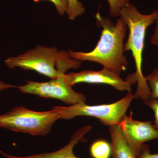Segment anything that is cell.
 <instances>
[{"instance_id": "cell-4", "label": "cell", "mask_w": 158, "mask_h": 158, "mask_svg": "<svg viewBox=\"0 0 158 158\" xmlns=\"http://www.w3.org/2000/svg\"><path fill=\"white\" fill-rule=\"evenodd\" d=\"M134 99L132 92L123 98L110 104L90 106L81 102L68 106H55L59 111L60 119L71 120L80 116H88L98 118L102 124L110 127L119 124Z\"/></svg>"}, {"instance_id": "cell-6", "label": "cell", "mask_w": 158, "mask_h": 158, "mask_svg": "<svg viewBox=\"0 0 158 158\" xmlns=\"http://www.w3.org/2000/svg\"><path fill=\"white\" fill-rule=\"evenodd\" d=\"M62 73L56 78L45 82L27 81V84L18 86L21 92L34 94L44 98L57 99L67 104L86 102L85 94L75 91Z\"/></svg>"}, {"instance_id": "cell-19", "label": "cell", "mask_w": 158, "mask_h": 158, "mask_svg": "<svg viewBox=\"0 0 158 158\" xmlns=\"http://www.w3.org/2000/svg\"><path fill=\"white\" fill-rule=\"evenodd\" d=\"M13 88H17V86L11 85V84H6L5 82L0 80V91Z\"/></svg>"}, {"instance_id": "cell-16", "label": "cell", "mask_w": 158, "mask_h": 158, "mask_svg": "<svg viewBox=\"0 0 158 158\" xmlns=\"http://www.w3.org/2000/svg\"><path fill=\"white\" fill-rule=\"evenodd\" d=\"M35 2H37L43 0H33ZM53 3L58 13L60 15H63L66 13L67 6L66 0H48Z\"/></svg>"}, {"instance_id": "cell-9", "label": "cell", "mask_w": 158, "mask_h": 158, "mask_svg": "<svg viewBox=\"0 0 158 158\" xmlns=\"http://www.w3.org/2000/svg\"><path fill=\"white\" fill-rule=\"evenodd\" d=\"M92 127L91 126L83 127L75 132L67 145L56 151L49 153H42L38 154L19 157L9 155L0 151L2 154L7 158H80L75 155L73 148L79 141L84 140V137L88 133Z\"/></svg>"}, {"instance_id": "cell-3", "label": "cell", "mask_w": 158, "mask_h": 158, "mask_svg": "<svg viewBox=\"0 0 158 158\" xmlns=\"http://www.w3.org/2000/svg\"><path fill=\"white\" fill-rule=\"evenodd\" d=\"M59 119L60 113L53 107L50 111L38 112L17 106L0 115V127L32 135L44 136Z\"/></svg>"}, {"instance_id": "cell-15", "label": "cell", "mask_w": 158, "mask_h": 158, "mask_svg": "<svg viewBox=\"0 0 158 158\" xmlns=\"http://www.w3.org/2000/svg\"><path fill=\"white\" fill-rule=\"evenodd\" d=\"M144 103L154 112L155 118L153 125L158 131V99L150 98L148 100L144 102Z\"/></svg>"}, {"instance_id": "cell-14", "label": "cell", "mask_w": 158, "mask_h": 158, "mask_svg": "<svg viewBox=\"0 0 158 158\" xmlns=\"http://www.w3.org/2000/svg\"><path fill=\"white\" fill-rule=\"evenodd\" d=\"M110 7L109 14L112 17H120V11L124 6L130 3V0H107Z\"/></svg>"}, {"instance_id": "cell-2", "label": "cell", "mask_w": 158, "mask_h": 158, "mask_svg": "<svg viewBox=\"0 0 158 158\" xmlns=\"http://www.w3.org/2000/svg\"><path fill=\"white\" fill-rule=\"evenodd\" d=\"M158 15V10L149 14H142L131 3L123 7L120 11V17L124 20L129 30L127 41L124 44V51L131 52L136 67L134 74L137 88L134 99H140L144 102L151 98L150 89L142 69L145 33L147 28L155 22Z\"/></svg>"}, {"instance_id": "cell-1", "label": "cell", "mask_w": 158, "mask_h": 158, "mask_svg": "<svg viewBox=\"0 0 158 158\" xmlns=\"http://www.w3.org/2000/svg\"><path fill=\"white\" fill-rule=\"evenodd\" d=\"M97 25L102 28L99 40L93 50L88 52L69 50L71 58L81 61H90L99 63L120 75L126 70L128 62L124 55L123 43L127 26L119 17L116 23L98 12L95 15Z\"/></svg>"}, {"instance_id": "cell-18", "label": "cell", "mask_w": 158, "mask_h": 158, "mask_svg": "<svg viewBox=\"0 0 158 158\" xmlns=\"http://www.w3.org/2000/svg\"><path fill=\"white\" fill-rule=\"evenodd\" d=\"M155 22L156 24V26L154 34L151 39V42L153 45L158 46V15L155 21Z\"/></svg>"}, {"instance_id": "cell-7", "label": "cell", "mask_w": 158, "mask_h": 158, "mask_svg": "<svg viewBox=\"0 0 158 158\" xmlns=\"http://www.w3.org/2000/svg\"><path fill=\"white\" fill-rule=\"evenodd\" d=\"M65 78L72 86L80 83L103 84L110 85L116 90L122 91H131L132 86L137 83L135 74L129 75L123 80L119 75L105 68L99 71L85 70L65 74Z\"/></svg>"}, {"instance_id": "cell-12", "label": "cell", "mask_w": 158, "mask_h": 158, "mask_svg": "<svg viewBox=\"0 0 158 158\" xmlns=\"http://www.w3.org/2000/svg\"><path fill=\"white\" fill-rule=\"evenodd\" d=\"M66 2L67 9L66 13L71 20L75 19L86 11L82 3L78 0H66Z\"/></svg>"}, {"instance_id": "cell-13", "label": "cell", "mask_w": 158, "mask_h": 158, "mask_svg": "<svg viewBox=\"0 0 158 158\" xmlns=\"http://www.w3.org/2000/svg\"><path fill=\"white\" fill-rule=\"evenodd\" d=\"M151 90V98L158 99V67L145 77Z\"/></svg>"}, {"instance_id": "cell-17", "label": "cell", "mask_w": 158, "mask_h": 158, "mask_svg": "<svg viewBox=\"0 0 158 158\" xmlns=\"http://www.w3.org/2000/svg\"><path fill=\"white\" fill-rule=\"evenodd\" d=\"M138 158H158V154L151 153L149 146L145 144L144 148Z\"/></svg>"}, {"instance_id": "cell-10", "label": "cell", "mask_w": 158, "mask_h": 158, "mask_svg": "<svg viewBox=\"0 0 158 158\" xmlns=\"http://www.w3.org/2000/svg\"><path fill=\"white\" fill-rule=\"evenodd\" d=\"M112 158H137L125 140L118 125L109 127Z\"/></svg>"}, {"instance_id": "cell-11", "label": "cell", "mask_w": 158, "mask_h": 158, "mask_svg": "<svg viewBox=\"0 0 158 158\" xmlns=\"http://www.w3.org/2000/svg\"><path fill=\"white\" fill-rule=\"evenodd\" d=\"M90 151L93 158H110L111 155V144L103 139L97 140L91 144Z\"/></svg>"}, {"instance_id": "cell-8", "label": "cell", "mask_w": 158, "mask_h": 158, "mask_svg": "<svg viewBox=\"0 0 158 158\" xmlns=\"http://www.w3.org/2000/svg\"><path fill=\"white\" fill-rule=\"evenodd\" d=\"M132 114L126 115L118 125L125 140L138 158L145 142L158 138V131L151 121H138Z\"/></svg>"}, {"instance_id": "cell-5", "label": "cell", "mask_w": 158, "mask_h": 158, "mask_svg": "<svg viewBox=\"0 0 158 158\" xmlns=\"http://www.w3.org/2000/svg\"><path fill=\"white\" fill-rule=\"evenodd\" d=\"M63 50L58 51L56 47L37 45L17 56L9 57L5 60V63L10 69L17 67L24 70H34L53 79L68 70L63 66L57 69V62Z\"/></svg>"}]
</instances>
